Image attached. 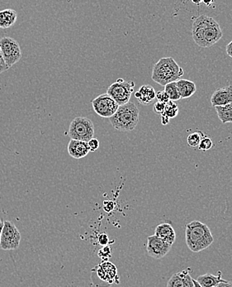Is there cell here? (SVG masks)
I'll return each instance as SVG.
<instances>
[{"label": "cell", "mask_w": 232, "mask_h": 287, "mask_svg": "<svg viewBox=\"0 0 232 287\" xmlns=\"http://www.w3.org/2000/svg\"><path fill=\"white\" fill-rule=\"evenodd\" d=\"M192 36L194 43L201 48H211L223 36L219 23L212 17L201 15L192 26Z\"/></svg>", "instance_id": "6da1fadb"}, {"label": "cell", "mask_w": 232, "mask_h": 287, "mask_svg": "<svg viewBox=\"0 0 232 287\" xmlns=\"http://www.w3.org/2000/svg\"><path fill=\"white\" fill-rule=\"evenodd\" d=\"M185 241L190 251L199 253L211 246L214 238L207 224L195 220L185 227Z\"/></svg>", "instance_id": "7a4b0ae2"}, {"label": "cell", "mask_w": 232, "mask_h": 287, "mask_svg": "<svg viewBox=\"0 0 232 287\" xmlns=\"http://www.w3.org/2000/svg\"><path fill=\"white\" fill-rule=\"evenodd\" d=\"M183 75V70L178 66L173 57H164L153 66L151 78L154 81L165 87L176 82Z\"/></svg>", "instance_id": "3957f363"}, {"label": "cell", "mask_w": 232, "mask_h": 287, "mask_svg": "<svg viewBox=\"0 0 232 287\" xmlns=\"http://www.w3.org/2000/svg\"><path fill=\"white\" fill-rule=\"evenodd\" d=\"M140 112L132 102L118 107L117 112L110 118L111 125L121 132L132 131L137 126Z\"/></svg>", "instance_id": "277c9868"}, {"label": "cell", "mask_w": 232, "mask_h": 287, "mask_svg": "<svg viewBox=\"0 0 232 287\" xmlns=\"http://www.w3.org/2000/svg\"><path fill=\"white\" fill-rule=\"evenodd\" d=\"M68 133L71 139L88 143L95 136V125L89 118L76 117L70 122Z\"/></svg>", "instance_id": "5b68a950"}, {"label": "cell", "mask_w": 232, "mask_h": 287, "mask_svg": "<svg viewBox=\"0 0 232 287\" xmlns=\"http://www.w3.org/2000/svg\"><path fill=\"white\" fill-rule=\"evenodd\" d=\"M134 82L126 81L125 79L120 78L108 87L107 94L121 106L130 102L131 95L134 92Z\"/></svg>", "instance_id": "8992f818"}, {"label": "cell", "mask_w": 232, "mask_h": 287, "mask_svg": "<svg viewBox=\"0 0 232 287\" xmlns=\"http://www.w3.org/2000/svg\"><path fill=\"white\" fill-rule=\"evenodd\" d=\"M0 49L8 67L11 68L20 61L22 57L20 45L13 37L4 36L0 39Z\"/></svg>", "instance_id": "52a82bcc"}, {"label": "cell", "mask_w": 232, "mask_h": 287, "mask_svg": "<svg viewBox=\"0 0 232 287\" xmlns=\"http://www.w3.org/2000/svg\"><path fill=\"white\" fill-rule=\"evenodd\" d=\"M21 241L20 232L12 222H4L1 238H0V248L3 250H15L19 248Z\"/></svg>", "instance_id": "ba28073f"}, {"label": "cell", "mask_w": 232, "mask_h": 287, "mask_svg": "<svg viewBox=\"0 0 232 287\" xmlns=\"http://www.w3.org/2000/svg\"><path fill=\"white\" fill-rule=\"evenodd\" d=\"M92 109L102 118H110L117 112L119 105L108 94H102L92 100Z\"/></svg>", "instance_id": "9c48e42d"}, {"label": "cell", "mask_w": 232, "mask_h": 287, "mask_svg": "<svg viewBox=\"0 0 232 287\" xmlns=\"http://www.w3.org/2000/svg\"><path fill=\"white\" fill-rule=\"evenodd\" d=\"M172 245L160 239L155 234L147 237V251L151 258L161 259L169 254Z\"/></svg>", "instance_id": "30bf717a"}, {"label": "cell", "mask_w": 232, "mask_h": 287, "mask_svg": "<svg viewBox=\"0 0 232 287\" xmlns=\"http://www.w3.org/2000/svg\"><path fill=\"white\" fill-rule=\"evenodd\" d=\"M230 103H232L231 86L217 89L211 97V104L213 107L224 106Z\"/></svg>", "instance_id": "8fae6325"}, {"label": "cell", "mask_w": 232, "mask_h": 287, "mask_svg": "<svg viewBox=\"0 0 232 287\" xmlns=\"http://www.w3.org/2000/svg\"><path fill=\"white\" fill-rule=\"evenodd\" d=\"M189 270H182L174 274L169 278L166 287H194V281Z\"/></svg>", "instance_id": "7c38bea8"}, {"label": "cell", "mask_w": 232, "mask_h": 287, "mask_svg": "<svg viewBox=\"0 0 232 287\" xmlns=\"http://www.w3.org/2000/svg\"><path fill=\"white\" fill-rule=\"evenodd\" d=\"M67 149L69 155L75 159L83 158L90 152L88 143L83 141L74 140V139H71L69 142Z\"/></svg>", "instance_id": "4fadbf2b"}, {"label": "cell", "mask_w": 232, "mask_h": 287, "mask_svg": "<svg viewBox=\"0 0 232 287\" xmlns=\"http://www.w3.org/2000/svg\"><path fill=\"white\" fill-rule=\"evenodd\" d=\"M155 235L165 241L169 244L173 245L176 240V233L171 224L164 223L157 225L155 230Z\"/></svg>", "instance_id": "5bb4252c"}, {"label": "cell", "mask_w": 232, "mask_h": 287, "mask_svg": "<svg viewBox=\"0 0 232 287\" xmlns=\"http://www.w3.org/2000/svg\"><path fill=\"white\" fill-rule=\"evenodd\" d=\"M156 91L150 85L141 86V88L135 93V97L143 105H148L156 99Z\"/></svg>", "instance_id": "9a60e30c"}, {"label": "cell", "mask_w": 232, "mask_h": 287, "mask_svg": "<svg viewBox=\"0 0 232 287\" xmlns=\"http://www.w3.org/2000/svg\"><path fill=\"white\" fill-rule=\"evenodd\" d=\"M181 99L191 97L196 92V85L190 79H178L176 81Z\"/></svg>", "instance_id": "2e32d148"}, {"label": "cell", "mask_w": 232, "mask_h": 287, "mask_svg": "<svg viewBox=\"0 0 232 287\" xmlns=\"http://www.w3.org/2000/svg\"><path fill=\"white\" fill-rule=\"evenodd\" d=\"M197 281L202 287H214L220 283L226 282L227 280H224L221 277V271H218V275L214 276L212 274L207 273L197 277Z\"/></svg>", "instance_id": "e0dca14e"}, {"label": "cell", "mask_w": 232, "mask_h": 287, "mask_svg": "<svg viewBox=\"0 0 232 287\" xmlns=\"http://www.w3.org/2000/svg\"><path fill=\"white\" fill-rule=\"evenodd\" d=\"M18 19V14L14 9H7L0 11V28L5 29L14 26Z\"/></svg>", "instance_id": "ac0fdd59"}, {"label": "cell", "mask_w": 232, "mask_h": 287, "mask_svg": "<svg viewBox=\"0 0 232 287\" xmlns=\"http://www.w3.org/2000/svg\"><path fill=\"white\" fill-rule=\"evenodd\" d=\"M219 119L222 124L232 122V103L224 106L215 107Z\"/></svg>", "instance_id": "d6986e66"}, {"label": "cell", "mask_w": 232, "mask_h": 287, "mask_svg": "<svg viewBox=\"0 0 232 287\" xmlns=\"http://www.w3.org/2000/svg\"><path fill=\"white\" fill-rule=\"evenodd\" d=\"M164 91L166 93L167 96L169 97V100L174 102L181 100L180 95L178 92V86H177L176 82H172V83L166 85L165 86Z\"/></svg>", "instance_id": "ffe728a7"}, {"label": "cell", "mask_w": 232, "mask_h": 287, "mask_svg": "<svg viewBox=\"0 0 232 287\" xmlns=\"http://www.w3.org/2000/svg\"><path fill=\"white\" fill-rule=\"evenodd\" d=\"M178 112H179V109H178V105L174 101L169 100L168 103L165 104V113H164V114L167 116L168 118H175L178 115Z\"/></svg>", "instance_id": "44dd1931"}, {"label": "cell", "mask_w": 232, "mask_h": 287, "mask_svg": "<svg viewBox=\"0 0 232 287\" xmlns=\"http://www.w3.org/2000/svg\"><path fill=\"white\" fill-rule=\"evenodd\" d=\"M203 134H201V132H194L188 136L187 143L189 146L191 147H199L201 139L203 137Z\"/></svg>", "instance_id": "7402d4cb"}, {"label": "cell", "mask_w": 232, "mask_h": 287, "mask_svg": "<svg viewBox=\"0 0 232 287\" xmlns=\"http://www.w3.org/2000/svg\"><path fill=\"white\" fill-rule=\"evenodd\" d=\"M212 146H213V142L212 139L207 136H203L199 143V148L201 151H208L212 148Z\"/></svg>", "instance_id": "603a6c76"}, {"label": "cell", "mask_w": 232, "mask_h": 287, "mask_svg": "<svg viewBox=\"0 0 232 287\" xmlns=\"http://www.w3.org/2000/svg\"><path fill=\"white\" fill-rule=\"evenodd\" d=\"M98 255H99V257L102 258L103 260L107 261L108 258H110L111 256H112V249H111L109 246L104 247L103 249H100V251H99Z\"/></svg>", "instance_id": "cb8c5ba5"}, {"label": "cell", "mask_w": 232, "mask_h": 287, "mask_svg": "<svg viewBox=\"0 0 232 287\" xmlns=\"http://www.w3.org/2000/svg\"><path fill=\"white\" fill-rule=\"evenodd\" d=\"M165 104L160 103V102H156L154 104L153 109L154 112L158 114V115H163L165 113Z\"/></svg>", "instance_id": "d4e9b609"}, {"label": "cell", "mask_w": 232, "mask_h": 287, "mask_svg": "<svg viewBox=\"0 0 232 287\" xmlns=\"http://www.w3.org/2000/svg\"><path fill=\"white\" fill-rule=\"evenodd\" d=\"M156 98L158 102L163 103V104H166L169 101V99L167 96L166 93L164 91H159L156 93Z\"/></svg>", "instance_id": "484cf974"}, {"label": "cell", "mask_w": 232, "mask_h": 287, "mask_svg": "<svg viewBox=\"0 0 232 287\" xmlns=\"http://www.w3.org/2000/svg\"><path fill=\"white\" fill-rule=\"evenodd\" d=\"M87 143H88V148L90 152H95L100 147V141L97 138H92Z\"/></svg>", "instance_id": "4316f807"}, {"label": "cell", "mask_w": 232, "mask_h": 287, "mask_svg": "<svg viewBox=\"0 0 232 287\" xmlns=\"http://www.w3.org/2000/svg\"><path fill=\"white\" fill-rule=\"evenodd\" d=\"M9 69V68L8 67L7 65L5 63V59H4V57H3L2 52H1V49H0V74L7 71Z\"/></svg>", "instance_id": "83f0119b"}, {"label": "cell", "mask_w": 232, "mask_h": 287, "mask_svg": "<svg viewBox=\"0 0 232 287\" xmlns=\"http://www.w3.org/2000/svg\"><path fill=\"white\" fill-rule=\"evenodd\" d=\"M98 241H99V243L101 246H108V242H109V238H108V236L107 235L106 233H102L101 235H100V237H99Z\"/></svg>", "instance_id": "f1b7e54d"}, {"label": "cell", "mask_w": 232, "mask_h": 287, "mask_svg": "<svg viewBox=\"0 0 232 287\" xmlns=\"http://www.w3.org/2000/svg\"><path fill=\"white\" fill-rule=\"evenodd\" d=\"M225 51H226V53H227L228 56L230 57H232V41L226 46Z\"/></svg>", "instance_id": "f546056e"}, {"label": "cell", "mask_w": 232, "mask_h": 287, "mask_svg": "<svg viewBox=\"0 0 232 287\" xmlns=\"http://www.w3.org/2000/svg\"><path fill=\"white\" fill-rule=\"evenodd\" d=\"M161 122H162L163 125L166 126V125L169 124V118L167 116H165V114H163V115H161Z\"/></svg>", "instance_id": "4dcf8cb0"}, {"label": "cell", "mask_w": 232, "mask_h": 287, "mask_svg": "<svg viewBox=\"0 0 232 287\" xmlns=\"http://www.w3.org/2000/svg\"><path fill=\"white\" fill-rule=\"evenodd\" d=\"M214 287H232V284L229 282V281H226V282L220 283V284Z\"/></svg>", "instance_id": "1f68e13d"}, {"label": "cell", "mask_w": 232, "mask_h": 287, "mask_svg": "<svg viewBox=\"0 0 232 287\" xmlns=\"http://www.w3.org/2000/svg\"><path fill=\"white\" fill-rule=\"evenodd\" d=\"M3 228H4V221L0 220V238H1V233H2Z\"/></svg>", "instance_id": "d6a6232c"}, {"label": "cell", "mask_w": 232, "mask_h": 287, "mask_svg": "<svg viewBox=\"0 0 232 287\" xmlns=\"http://www.w3.org/2000/svg\"><path fill=\"white\" fill-rule=\"evenodd\" d=\"M193 281H194V287H202L200 285H199V283L196 280L193 279Z\"/></svg>", "instance_id": "836d02e7"}]
</instances>
